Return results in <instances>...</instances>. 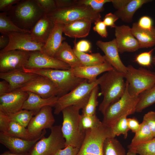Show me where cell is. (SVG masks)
I'll return each mask as SVG.
<instances>
[{
    "mask_svg": "<svg viewBox=\"0 0 155 155\" xmlns=\"http://www.w3.org/2000/svg\"><path fill=\"white\" fill-rule=\"evenodd\" d=\"M100 77L99 85L101 91L98 96L102 95L103 99L99 105L98 110L103 115L110 105L119 100L123 95L126 83L124 80L125 73L114 68Z\"/></svg>",
    "mask_w": 155,
    "mask_h": 155,
    "instance_id": "1",
    "label": "cell"
},
{
    "mask_svg": "<svg viewBox=\"0 0 155 155\" xmlns=\"http://www.w3.org/2000/svg\"><path fill=\"white\" fill-rule=\"evenodd\" d=\"M7 13L17 26L30 31L44 14L36 0H20Z\"/></svg>",
    "mask_w": 155,
    "mask_h": 155,
    "instance_id": "2",
    "label": "cell"
},
{
    "mask_svg": "<svg viewBox=\"0 0 155 155\" xmlns=\"http://www.w3.org/2000/svg\"><path fill=\"white\" fill-rule=\"evenodd\" d=\"M80 109L78 106H71L61 111L63 122L61 129L65 140V147L71 146L80 148L84 140L86 132L82 131L80 127Z\"/></svg>",
    "mask_w": 155,
    "mask_h": 155,
    "instance_id": "3",
    "label": "cell"
},
{
    "mask_svg": "<svg viewBox=\"0 0 155 155\" xmlns=\"http://www.w3.org/2000/svg\"><path fill=\"white\" fill-rule=\"evenodd\" d=\"M23 70L45 77L52 81L59 88L58 97L68 93L86 80L75 76L71 68L68 70L24 68Z\"/></svg>",
    "mask_w": 155,
    "mask_h": 155,
    "instance_id": "4",
    "label": "cell"
},
{
    "mask_svg": "<svg viewBox=\"0 0 155 155\" xmlns=\"http://www.w3.org/2000/svg\"><path fill=\"white\" fill-rule=\"evenodd\" d=\"M46 15L54 24L64 25L81 19H88L94 23L101 18L100 13L95 11L90 7L78 4L68 7L56 8Z\"/></svg>",
    "mask_w": 155,
    "mask_h": 155,
    "instance_id": "5",
    "label": "cell"
},
{
    "mask_svg": "<svg viewBox=\"0 0 155 155\" xmlns=\"http://www.w3.org/2000/svg\"><path fill=\"white\" fill-rule=\"evenodd\" d=\"M101 80L100 77L93 82H89L86 80L68 93L59 97L54 106V114L58 115L63 109L71 106H76L82 109L87 102L92 90L99 85Z\"/></svg>",
    "mask_w": 155,
    "mask_h": 155,
    "instance_id": "6",
    "label": "cell"
},
{
    "mask_svg": "<svg viewBox=\"0 0 155 155\" xmlns=\"http://www.w3.org/2000/svg\"><path fill=\"white\" fill-rule=\"evenodd\" d=\"M126 88L121 97L116 102L110 105L103 114L102 121L105 125L112 127L119 119L124 116H127L135 112L136 106L139 99V96H131Z\"/></svg>",
    "mask_w": 155,
    "mask_h": 155,
    "instance_id": "7",
    "label": "cell"
},
{
    "mask_svg": "<svg viewBox=\"0 0 155 155\" xmlns=\"http://www.w3.org/2000/svg\"><path fill=\"white\" fill-rule=\"evenodd\" d=\"M115 136L111 127L102 122L98 127L86 131L84 140L77 155H103L104 140Z\"/></svg>",
    "mask_w": 155,
    "mask_h": 155,
    "instance_id": "8",
    "label": "cell"
},
{
    "mask_svg": "<svg viewBox=\"0 0 155 155\" xmlns=\"http://www.w3.org/2000/svg\"><path fill=\"white\" fill-rule=\"evenodd\" d=\"M127 67L125 78L130 95L137 96L155 84V72L143 67L138 69L131 65Z\"/></svg>",
    "mask_w": 155,
    "mask_h": 155,
    "instance_id": "9",
    "label": "cell"
},
{
    "mask_svg": "<svg viewBox=\"0 0 155 155\" xmlns=\"http://www.w3.org/2000/svg\"><path fill=\"white\" fill-rule=\"evenodd\" d=\"M61 125L53 126L49 136L38 141L29 152V155H54L65 146V140Z\"/></svg>",
    "mask_w": 155,
    "mask_h": 155,
    "instance_id": "10",
    "label": "cell"
},
{
    "mask_svg": "<svg viewBox=\"0 0 155 155\" xmlns=\"http://www.w3.org/2000/svg\"><path fill=\"white\" fill-rule=\"evenodd\" d=\"M31 52L20 50L0 51V73L23 70Z\"/></svg>",
    "mask_w": 155,
    "mask_h": 155,
    "instance_id": "11",
    "label": "cell"
},
{
    "mask_svg": "<svg viewBox=\"0 0 155 155\" xmlns=\"http://www.w3.org/2000/svg\"><path fill=\"white\" fill-rule=\"evenodd\" d=\"M52 107L49 106L43 107L31 119L27 129L33 139L40 136L44 130L51 129L53 126L55 119Z\"/></svg>",
    "mask_w": 155,
    "mask_h": 155,
    "instance_id": "12",
    "label": "cell"
},
{
    "mask_svg": "<svg viewBox=\"0 0 155 155\" xmlns=\"http://www.w3.org/2000/svg\"><path fill=\"white\" fill-rule=\"evenodd\" d=\"M7 35L9 39V43L7 47L0 51L17 50L29 52H42L44 43L34 41L29 33L11 32Z\"/></svg>",
    "mask_w": 155,
    "mask_h": 155,
    "instance_id": "13",
    "label": "cell"
},
{
    "mask_svg": "<svg viewBox=\"0 0 155 155\" xmlns=\"http://www.w3.org/2000/svg\"><path fill=\"white\" fill-rule=\"evenodd\" d=\"M20 89L24 91L36 94L43 98L58 96L59 93L58 87L54 83L41 75L28 82Z\"/></svg>",
    "mask_w": 155,
    "mask_h": 155,
    "instance_id": "14",
    "label": "cell"
},
{
    "mask_svg": "<svg viewBox=\"0 0 155 155\" xmlns=\"http://www.w3.org/2000/svg\"><path fill=\"white\" fill-rule=\"evenodd\" d=\"M26 69H52L68 70L70 67L67 64L44 54L40 51L31 52L25 68Z\"/></svg>",
    "mask_w": 155,
    "mask_h": 155,
    "instance_id": "15",
    "label": "cell"
},
{
    "mask_svg": "<svg viewBox=\"0 0 155 155\" xmlns=\"http://www.w3.org/2000/svg\"><path fill=\"white\" fill-rule=\"evenodd\" d=\"M28 97V92L20 88L0 96V111L9 115L20 111Z\"/></svg>",
    "mask_w": 155,
    "mask_h": 155,
    "instance_id": "16",
    "label": "cell"
},
{
    "mask_svg": "<svg viewBox=\"0 0 155 155\" xmlns=\"http://www.w3.org/2000/svg\"><path fill=\"white\" fill-rule=\"evenodd\" d=\"M46 133L45 129L40 136L29 140L12 136L0 132V142L12 152L16 154L29 152L35 144L44 137Z\"/></svg>",
    "mask_w": 155,
    "mask_h": 155,
    "instance_id": "17",
    "label": "cell"
},
{
    "mask_svg": "<svg viewBox=\"0 0 155 155\" xmlns=\"http://www.w3.org/2000/svg\"><path fill=\"white\" fill-rule=\"evenodd\" d=\"M115 34L119 53L134 52L140 49L138 42L129 26H117L115 28Z\"/></svg>",
    "mask_w": 155,
    "mask_h": 155,
    "instance_id": "18",
    "label": "cell"
},
{
    "mask_svg": "<svg viewBox=\"0 0 155 155\" xmlns=\"http://www.w3.org/2000/svg\"><path fill=\"white\" fill-rule=\"evenodd\" d=\"M96 45L104 52L106 61L109 62L117 70L126 73L127 67L123 63L120 58L116 41L115 38L108 42L98 40Z\"/></svg>",
    "mask_w": 155,
    "mask_h": 155,
    "instance_id": "19",
    "label": "cell"
},
{
    "mask_svg": "<svg viewBox=\"0 0 155 155\" xmlns=\"http://www.w3.org/2000/svg\"><path fill=\"white\" fill-rule=\"evenodd\" d=\"M113 67L107 61L96 65L91 66H80L71 68V70L76 76L85 79L89 82L96 81L97 77L100 74L113 69Z\"/></svg>",
    "mask_w": 155,
    "mask_h": 155,
    "instance_id": "20",
    "label": "cell"
},
{
    "mask_svg": "<svg viewBox=\"0 0 155 155\" xmlns=\"http://www.w3.org/2000/svg\"><path fill=\"white\" fill-rule=\"evenodd\" d=\"M150 0H119L116 5L117 10L114 13L119 18L124 22L130 23L133 20L135 11Z\"/></svg>",
    "mask_w": 155,
    "mask_h": 155,
    "instance_id": "21",
    "label": "cell"
},
{
    "mask_svg": "<svg viewBox=\"0 0 155 155\" xmlns=\"http://www.w3.org/2000/svg\"><path fill=\"white\" fill-rule=\"evenodd\" d=\"M39 75L36 74L25 72L23 70H17L0 73V78L6 81L9 84L11 92L20 88L26 83Z\"/></svg>",
    "mask_w": 155,
    "mask_h": 155,
    "instance_id": "22",
    "label": "cell"
},
{
    "mask_svg": "<svg viewBox=\"0 0 155 155\" xmlns=\"http://www.w3.org/2000/svg\"><path fill=\"white\" fill-rule=\"evenodd\" d=\"M64 25L55 24L42 48V52L54 57L55 53L66 39L62 36Z\"/></svg>",
    "mask_w": 155,
    "mask_h": 155,
    "instance_id": "23",
    "label": "cell"
},
{
    "mask_svg": "<svg viewBox=\"0 0 155 155\" xmlns=\"http://www.w3.org/2000/svg\"><path fill=\"white\" fill-rule=\"evenodd\" d=\"M54 25L47 15L44 14L30 30V34L32 40L36 42L44 43Z\"/></svg>",
    "mask_w": 155,
    "mask_h": 155,
    "instance_id": "24",
    "label": "cell"
},
{
    "mask_svg": "<svg viewBox=\"0 0 155 155\" xmlns=\"http://www.w3.org/2000/svg\"><path fill=\"white\" fill-rule=\"evenodd\" d=\"M92 22L86 19H81L64 25L63 33L72 38H81L87 36L90 32Z\"/></svg>",
    "mask_w": 155,
    "mask_h": 155,
    "instance_id": "25",
    "label": "cell"
},
{
    "mask_svg": "<svg viewBox=\"0 0 155 155\" xmlns=\"http://www.w3.org/2000/svg\"><path fill=\"white\" fill-rule=\"evenodd\" d=\"M27 92L28 97L24 104L22 109L32 111L35 115L45 106H54L59 98L55 96L48 98H43L33 93Z\"/></svg>",
    "mask_w": 155,
    "mask_h": 155,
    "instance_id": "26",
    "label": "cell"
},
{
    "mask_svg": "<svg viewBox=\"0 0 155 155\" xmlns=\"http://www.w3.org/2000/svg\"><path fill=\"white\" fill-rule=\"evenodd\" d=\"M132 34L137 40L140 48H148L155 45V27L150 30L139 28L137 22L133 24L131 28Z\"/></svg>",
    "mask_w": 155,
    "mask_h": 155,
    "instance_id": "27",
    "label": "cell"
},
{
    "mask_svg": "<svg viewBox=\"0 0 155 155\" xmlns=\"http://www.w3.org/2000/svg\"><path fill=\"white\" fill-rule=\"evenodd\" d=\"M54 57L68 65L71 68L82 66L73 49L65 41L63 42Z\"/></svg>",
    "mask_w": 155,
    "mask_h": 155,
    "instance_id": "28",
    "label": "cell"
},
{
    "mask_svg": "<svg viewBox=\"0 0 155 155\" xmlns=\"http://www.w3.org/2000/svg\"><path fill=\"white\" fill-rule=\"evenodd\" d=\"M103 155H126L125 148L114 137H109L104 140L103 146Z\"/></svg>",
    "mask_w": 155,
    "mask_h": 155,
    "instance_id": "29",
    "label": "cell"
},
{
    "mask_svg": "<svg viewBox=\"0 0 155 155\" xmlns=\"http://www.w3.org/2000/svg\"><path fill=\"white\" fill-rule=\"evenodd\" d=\"M155 103V84L144 91L139 95L135 112H141L147 107Z\"/></svg>",
    "mask_w": 155,
    "mask_h": 155,
    "instance_id": "30",
    "label": "cell"
},
{
    "mask_svg": "<svg viewBox=\"0 0 155 155\" xmlns=\"http://www.w3.org/2000/svg\"><path fill=\"white\" fill-rule=\"evenodd\" d=\"M82 66H91L102 64L106 60L104 56L99 53L88 54L80 52L73 49Z\"/></svg>",
    "mask_w": 155,
    "mask_h": 155,
    "instance_id": "31",
    "label": "cell"
},
{
    "mask_svg": "<svg viewBox=\"0 0 155 155\" xmlns=\"http://www.w3.org/2000/svg\"><path fill=\"white\" fill-rule=\"evenodd\" d=\"M152 133L148 125L144 121L140 124L139 130L135 133L132 140L131 146H135L148 142L154 138Z\"/></svg>",
    "mask_w": 155,
    "mask_h": 155,
    "instance_id": "32",
    "label": "cell"
},
{
    "mask_svg": "<svg viewBox=\"0 0 155 155\" xmlns=\"http://www.w3.org/2000/svg\"><path fill=\"white\" fill-rule=\"evenodd\" d=\"M0 32L2 34L7 35L11 32L30 33V31L22 29L17 26L10 19L7 12L0 13Z\"/></svg>",
    "mask_w": 155,
    "mask_h": 155,
    "instance_id": "33",
    "label": "cell"
},
{
    "mask_svg": "<svg viewBox=\"0 0 155 155\" xmlns=\"http://www.w3.org/2000/svg\"><path fill=\"white\" fill-rule=\"evenodd\" d=\"M5 134L26 140L34 139L30 136L27 128L13 121H11L8 131Z\"/></svg>",
    "mask_w": 155,
    "mask_h": 155,
    "instance_id": "34",
    "label": "cell"
},
{
    "mask_svg": "<svg viewBox=\"0 0 155 155\" xmlns=\"http://www.w3.org/2000/svg\"><path fill=\"white\" fill-rule=\"evenodd\" d=\"M98 86H96L92 90L87 102L82 109V114L87 115L96 114L98 104L97 97L99 95Z\"/></svg>",
    "mask_w": 155,
    "mask_h": 155,
    "instance_id": "35",
    "label": "cell"
},
{
    "mask_svg": "<svg viewBox=\"0 0 155 155\" xmlns=\"http://www.w3.org/2000/svg\"><path fill=\"white\" fill-rule=\"evenodd\" d=\"M128 148L140 155H155V137L146 143L135 146L129 145Z\"/></svg>",
    "mask_w": 155,
    "mask_h": 155,
    "instance_id": "36",
    "label": "cell"
},
{
    "mask_svg": "<svg viewBox=\"0 0 155 155\" xmlns=\"http://www.w3.org/2000/svg\"><path fill=\"white\" fill-rule=\"evenodd\" d=\"M96 114L87 115H80V130L85 132L86 131L98 127L101 123Z\"/></svg>",
    "mask_w": 155,
    "mask_h": 155,
    "instance_id": "37",
    "label": "cell"
},
{
    "mask_svg": "<svg viewBox=\"0 0 155 155\" xmlns=\"http://www.w3.org/2000/svg\"><path fill=\"white\" fill-rule=\"evenodd\" d=\"M34 115L35 114L34 112L22 109L8 116L11 121L16 122L26 127Z\"/></svg>",
    "mask_w": 155,
    "mask_h": 155,
    "instance_id": "38",
    "label": "cell"
},
{
    "mask_svg": "<svg viewBox=\"0 0 155 155\" xmlns=\"http://www.w3.org/2000/svg\"><path fill=\"white\" fill-rule=\"evenodd\" d=\"M127 116L123 117L111 127L113 133L116 136H118L122 134L125 139L127 138L128 132L129 130L127 125Z\"/></svg>",
    "mask_w": 155,
    "mask_h": 155,
    "instance_id": "39",
    "label": "cell"
},
{
    "mask_svg": "<svg viewBox=\"0 0 155 155\" xmlns=\"http://www.w3.org/2000/svg\"><path fill=\"white\" fill-rule=\"evenodd\" d=\"M112 0H78L77 4L85 5L90 7L95 11L100 13L104 10L105 4L111 2Z\"/></svg>",
    "mask_w": 155,
    "mask_h": 155,
    "instance_id": "40",
    "label": "cell"
},
{
    "mask_svg": "<svg viewBox=\"0 0 155 155\" xmlns=\"http://www.w3.org/2000/svg\"><path fill=\"white\" fill-rule=\"evenodd\" d=\"M155 48L148 51L142 52L137 55L135 59V61L140 65L149 67L152 64V54Z\"/></svg>",
    "mask_w": 155,
    "mask_h": 155,
    "instance_id": "41",
    "label": "cell"
},
{
    "mask_svg": "<svg viewBox=\"0 0 155 155\" xmlns=\"http://www.w3.org/2000/svg\"><path fill=\"white\" fill-rule=\"evenodd\" d=\"M44 14H47L57 8L55 0H36Z\"/></svg>",
    "mask_w": 155,
    "mask_h": 155,
    "instance_id": "42",
    "label": "cell"
},
{
    "mask_svg": "<svg viewBox=\"0 0 155 155\" xmlns=\"http://www.w3.org/2000/svg\"><path fill=\"white\" fill-rule=\"evenodd\" d=\"M144 121L149 127L154 137H155V111H151L145 114L143 117Z\"/></svg>",
    "mask_w": 155,
    "mask_h": 155,
    "instance_id": "43",
    "label": "cell"
},
{
    "mask_svg": "<svg viewBox=\"0 0 155 155\" xmlns=\"http://www.w3.org/2000/svg\"><path fill=\"white\" fill-rule=\"evenodd\" d=\"M94 24V26L93 28L94 31L96 32L102 37L106 38L108 36V33L106 26L101 19L96 21Z\"/></svg>",
    "mask_w": 155,
    "mask_h": 155,
    "instance_id": "44",
    "label": "cell"
},
{
    "mask_svg": "<svg viewBox=\"0 0 155 155\" xmlns=\"http://www.w3.org/2000/svg\"><path fill=\"white\" fill-rule=\"evenodd\" d=\"M137 23L138 26L144 30H150L154 27L152 19L147 16L141 17Z\"/></svg>",
    "mask_w": 155,
    "mask_h": 155,
    "instance_id": "45",
    "label": "cell"
},
{
    "mask_svg": "<svg viewBox=\"0 0 155 155\" xmlns=\"http://www.w3.org/2000/svg\"><path fill=\"white\" fill-rule=\"evenodd\" d=\"M74 46L73 48L80 52L86 53L91 50V44L88 40H83L76 43V41L74 42Z\"/></svg>",
    "mask_w": 155,
    "mask_h": 155,
    "instance_id": "46",
    "label": "cell"
},
{
    "mask_svg": "<svg viewBox=\"0 0 155 155\" xmlns=\"http://www.w3.org/2000/svg\"><path fill=\"white\" fill-rule=\"evenodd\" d=\"M11 120L8 115L0 111V131L6 133L8 131Z\"/></svg>",
    "mask_w": 155,
    "mask_h": 155,
    "instance_id": "47",
    "label": "cell"
},
{
    "mask_svg": "<svg viewBox=\"0 0 155 155\" xmlns=\"http://www.w3.org/2000/svg\"><path fill=\"white\" fill-rule=\"evenodd\" d=\"M20 0H0V11L7 12Z\"/></svg>",
    "mask_w": 155,
    "mask_h": 155,
    "instance_id": "48",
    "label": "cell"
},
{
    "mask_svg": "<svg viewBox=\"0 0 155 155\" xmlns=\"http://www.w3.org/2000/svg\"><path fill=\"white\" fill-rule=\"evenodd\" d=\"M80 148L68 146L58 150L54 155H77Z\"/></svg>",
    "mask_w": 155,
    "mask_h": 155,
    "instance_id": "49",
    "label": "cell"
},
{
    "mask_svg": "<svg viewBox=\"0 0 155 155\" xmlns=\"http://www.w3.org/2000/svg\"><path fill=\"white\" fill-rule=\"evenodd\" d=\"M119 18L115 14L109 13L105 15L103 21L106 26L115 28L117 26L115 22Z\"/></svg>",
    "mask_w": 155,
    "mask_h": 155,
    "instance_id": "50",
    "label": "cell"
},
{
    "mask_svg": "<svg viewBox=\"0 0 155 155\" xmlns=\"http://www.w3.org/2000/svg\"><path fill=\"white\" fill-rule=\"evenodd\" d=\"M78 0H55L57 8L69 7L77 4Z\"/></svg>",
    "mask_w": 155,
    "mask_h": 155,
    "instance_id": "51",
    "label": "cell"
},
{
    "mask_svg": "<svg viewBox=\"0 0 155 155\" xmlns=\"http://www.w3.org/2000/svg\"><path fill=\"white\" fill-rule=\"evenodd\" d=\"M127 123L128 127L132 132L135 133L139 129L140 124L137 119L135 118H127Z\"/></svg>",
    "mask_w": 155,
    "mask_h": 155,
    "instance_id": "52",
    "label": "cell"
},
{
    "mask_svg": "<svg viewBox=\"0 0 155 155\" xmlns=\"http://www.w3.org/2000/svg\"><path fill=\"white\" fill-rule=\"evenodd\" d=\"M11 92L10 88L9 83L3 80L0 82V96Z\"/></svg>",
    "mask_w": 155,
    "mask_h": 155,
    "instance_id": "53",
    "label": "cell"
},
{
    "mask_svg": "<svg viewBox=\"0 0 155 155\" xmlns=\"http://www.w3.org/2000/svg\"><path fill=\"white\" fill-rule=\"evenodd\" d=\"M9 39L7 35L2 34L0 36V49L2 50L5 48L8 44Z\"/></svg>",
    "mask_w": 155,
    "mask_h": 155,
    "instance_id": "54",
    "label": "cell"
},
{
    "mask_svg": "<svg viewBox=\"0 0 155 155\" xmlns=\"http://www.w3.org/2000/svg\"><path fill=\"white\" fill-rule=\"evenodd\" d=\"M0 155H29V152L22 154H16L8 151L4 152L1 154Z\"/></svg>",
    "mask_w": 155,
    "mask_h": 155,
    "instance_id": "55",
    "label": "cell"
},
{
    "mask_svg": "<svg viewBox=\"0 0 155 155\" xmlns=\"http://www.w3.org/2000/svg\"><path fill=\"white\" fill-rule=\"evenodd\" d=\"M136 154L129 150H128L126 155H136Z\"/></svg>",
    "mask_w": 155,
    "mask_h": 155,
    "instance_id": "56",
    "label": "cell"
},
{
    "mask_svg": "<svg viewBox=\"0 0 155 155\" xmlns=\"http://www.w3.org/2000/svg\"><path fill=\"white\" fill-rule=\"evenodd\" d=\"M152 64L155 65V57L152 58Z\"/></svg>",
    "mask_w": 155,
    "mask_h": 155,
    "instance_id": "57",
    "label": "cell"
}]
</instances>
